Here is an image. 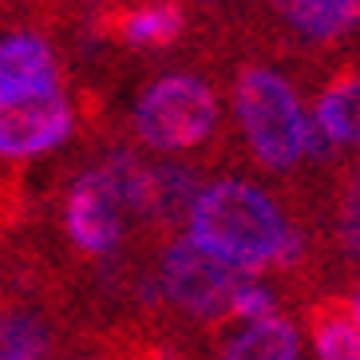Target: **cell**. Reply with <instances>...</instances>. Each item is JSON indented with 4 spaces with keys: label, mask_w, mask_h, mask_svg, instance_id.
Masks as SVG:
<instances>
[{
    "label": "cell",
    "mask_w": 360,
    "mask_h": 360,
    "mask_svg": "<svg viewBox=\"0 0 360 360\" xmlns=\"http://www.w3.org/2000/svg\"><path fill=\"white\" fill-rule=\"evenodd\" d=\"M222 84L230 96V119L245 162L274 179L281 191L301 194L309 186V107L297 91V68L262 56L245 44L210 40Z\"/></svg>",
    "instance_id": "6da1fadb"
},
{
    "label": "cell",
    "mask_w": 360,
    "mask_h": 360,
    "mask_svg": "<svg viewBox=\"0 0 360 360\" xmlns=\"http://www.w3.org/2000/svg\"><path fill=\"white\" fill-rule=\"evenodd\" d=\"M233 40L274 56L297 72L317 75L356 52L360 0H238L218 28L202 40Z\"/></svg>",
    "instance_id": "7a4b0ae2"
},
{
    "label": "cell",
    "mask_w": 360,
    "mask_h": 360,
    "mask_svg": "<svg viewBox=\"0 0 360 360\" xmlns=\"http://www.w3.org/2000/svg\"><path fill=\"white\" fill-rule=\"evenodd\" d=\"M123 139L159 159H198L210 167L222 162L230 155V139L214 79L198 68L159 72L139 91L123 123Z\"/></svg>",
    "instance_id": "3957f363"
},
{
    "label": "cell",
    "mask_w": 360,
    "mask_h": 360,
    "mask_svg": "<svg viewBox=\"0 0 360 360\" xmlns=\"http://www.w3.org/2000/svg\"><path fill=\"white\" fill-rule=\"evenodd\" d=\"M313 230L321 238L328 289L360 285V155H349L328 179L301 191Z\"/></svg>",
    "instance_id": "277c9868"
},
{
    "label": "cell",
    "mask_w": 360,
    "mask_h": 360,
    "mask_svg": "<svg viewBox=\"0 0 360 360\" xmlns=\"http://www.w3.org/2000/svg\"><path fill=\"white\" fill-rule=\"evenodd\" d=\"M186 24L191 16L182 0H123L84 12L75 40L107 52H170L182 44Z\"/></svg>",
    "instance_id": "5b68a950"
},
{
    "label": "cell",
    "mask_w": 360,
    "mask_h": 360,
    "mask_svg": "<svg viewBox=\"0 0 360 360\" xmlns=\"http://www.w3.org/2000/svg\"><path fill=\"white\" fill-rule=\"evenodd\" d=\"M75 103L68 91L0 99V167H24L75 135Z\"/></svg>",
    "instance_id": "8992f818"
},
{
    "label": "cell",
    "mask_w": 360,
    "mask_h": 360,
    "mask_svg": "<svg viewBox=\"0 0 360 360\" xmlns=\"http://www.w3.org/2000/svg\"><path fill=\"white\" fill-rule=\"evenodd\" d=\"M68 91V64L44 32H12L0 40V99Z\"/></svg>",
    "instance_id": "52a82bcc"
},
{
    "label": "cell",
    "mask_w": 360,
    "mask_h": 360,
    "mask_svg": "<svg viewBox=\"0 0 360 360\" xmlns=\"http://www.w3.org/2000/svg\"><path fill=\"white\" fill-rule=\"evenodd\" d=\"M198 360H309L305 333L289 313H274L262 321L230 325L222 333L198 337Z\"/></svg>",
    "instance_id": "ba28073f"
},
{
    "label": "cell",
    "mask_w": 360,
    "mask_h": 360,
    "mask_svg": "<svg viewBox=\"0 0 360 360\" xmlns=\"http://www.w3.org/2000/svg\"><path fill=\"white\" fill-rule=\"evenodd\" d=\"M317 87L309 84L313 87V103H309L313 119L345 155H360V72L349 60H337L325 72H317Z\"/></svg>",
    "instance_id": "9c48e42d"
},
{
    "label": "cell",
    "mask_w": 360,
    "mask_h": 360,
    "mask_svg": "<svg viewBox=\"0 0 360 360\" xmlns=\"http://www.w3.org/2000/svg\"><path fill=\"white\" fill-rule=\"evenodd\" d=\"M210 162L198 159H150V182H155V206H150L147 238H174L182 222H191Z\"/></svg>",
    "instance_id": "30bf717a"
},
{
    "label": "cell",
    "mask_w": 360,
    "mask_h": 360,
    "mask_svg": "<svg viewBox=\"0 0 360 360\" xmlns=\"http://www.w3.org/2000/svg\"><path fill=\"white\" fill-rule=\"evenodd\" d=\"M297 313L317 360H360V321L349 293H337V289L313 293Z\"/></svg>",
    "instance_id": "8fae6325"
},
{
    "label": "cell",
    "mask_w": 360,
    "mask_h": 360,
    "mask_svg": "<svg viewBox=\"0 0 360 360\" xmlns=\"http://www.w3.org/2000/svg\"><path fill=\"white\" fill-rule=\"evenodd\" d=\"M12 8H28V12H36L32 20L48 24V16L60 12V0H0V12H12Z\"/></svg>",
    "instance_id": "7c38bea8"
},
{
    "label": "cell",
    "mask_w": 360,
    "mask_h": 360,
    "mask_svg": "<svg viewBox=\"0 0 360 360\" xmlns=\"http://www.w3.org/2000/svg\"><path fill=\"white\" fill-rule=\"evenodd\" d=\"M182 4H186V8H198V12H210L214 16L210 28H218V24L230 16V8H233V0H182ZM202 32H206V28H202Z\"/></svg>",
    "instance_id": "4fadbf2b"
},
{
    "label": "cell",
    "mask_w": 360,
    "mask_h": 360,
    "mask_svg": "<svg viewBox=\"0 0 360 360\" xmlns=\"http://www.w3.org/2000/svg\"><path fill=\"white\" fill-rule=\"evenodd\" d=\"M111 4H123V0H79L84 12H96V8H111Z\"/></svg>",
    "instance_id": "5bb4252c"
},
{
    "label": "cell",
    "mask_w": 360,
    "mask_h": 360,
    "mask_svg": "<svg viewBox=\"0 0 360 360\" xmlns=\"http://www.w3.org/2000/svg\"><path fill=\"white\" fill-rule=\"evenodd\" d=\"M345 60H349V64H352V68H356V72H360V44H356V52H352V56H345Z\"/></svg>",
    "instance_id": "9a60e30c"
},
{
    "label": "cell",
    "mask_w": 360,
    "mask_h": 360,
    "mask_svg": "<svg viewBox=\"0 0 360 360\" xmlns=\"http://www.w3.org/2000/svg\"><path fill=\"white\" fill-rule=\"evenodd\" d=\"M352 309H356V321H360V285L352 289Z\"/></svg>",
    "instance_id": "2e32d148"
}]
</instances>
